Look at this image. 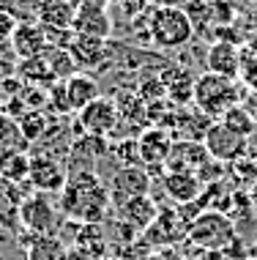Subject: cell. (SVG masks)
<instances>
[{
	"instance_id": "5",
	"label": "cell",
	"mask_w": 257,
	"mask_h": 260,
	"mask_svg": "<svg viewBox=\"0 0 257 260\" xmlns=\"http://www.w3.org/2000/svg\"><path fill=\"white\" fill-rule=\"evenodd\" d=\"M17 216H19V224L25 228L27 236H52L55 222H58L55 203L44 192H33L25 200H19Z\"/></svg>"
},
{
	"instance_id": "9",
	"label": "cell",
	"mask_w": 257,
	"mask_h": 260,
	"mask_svg": "<svg viewBox=\"0 0 257 260\" xmlns=\"http://www.w3.org/2000/svg\"><path fill=\"white\" fill-rule=\"evenodd\" d=\"M172 132L164 129V126H145L142 135L137 137V148H140V161L142 167H156V170H164L170 153H172Z\"/></svg>"
},
{
	"instance_id": "27",
	"label": "cell",
	"mask_w": 257,
	"mask_h": 260,
	"mask_svg": "<svg viewBox=\"0 0 257 260\" xmlns=\"http://www.w3.org/2000/svg\"><path fill=\"white\" fill-rule=\"evenodd\" d=\"M230 173L235 181H241V184H257V153L249 151L246 156H241L238 161H233L230 165Z\"/></svg>"
},
{
	"instance_id": "36",
	"label": "cell",
	"mask_w": 257,
	"mask_h": 260,
	"mask_svg": "<svg viewBox=\"0 0 257 260\" xmlns=\"http://www.w3.org/2000/svg\"><path fill=\"white\" fill-rule=\"evenodd\" d=\"M249 151H252V153H257V132H254L252 137H249Z\"/></svg>"
},
{
	"instance_id": "4",
	"label": "cell",
	"mask_w": 257,
	"mask_h": 260,
	"mask_svg": "<svg viewBox=\"0 0 257 260\" xmlns=\"http://www.w3.org/2000/svg\"><path fill=\"white\" fill-rule=\"evenodd\" d=\"M189 241L208 252H225L235 241V228L222 211H203L189 222Z\"/></svg>"
},
{
	"instance_id": "35",
	"label": "cell",
	"mask_w": 257,
	"mask_h": 260,
	"mask_svg": "<svg viewBox=\"0 0 257 260\" xmlns=\"http://www.w3.org/2000/svg\"><path fill=\"white\" fill-rule=\"evenodd\" d=\"M249 200H252V206L257 208V184H252V186H249Z\"/></svg>"
},
{
	"instance_id": "1",
	"label": "cell",
	"mask_w": 257,
	"mask_h": 260,
	"mask_svg": "<svg viewBox=\"0 0 257 260\" xmlns=\"http://www.w3.org/2000/svg\"><path fill=\"white\" fill-rule=\"evenodd\" d=\"M109 208V189L99 178V173H71L60 192V211L68 219L80 224H101L107 219Z\"/></svg>"
},
{
	"instance_id": "16",
	"label": "cell",
	"mask_w": 257,
	"mask_h": 260,
	"mask_svg": "<svg viewBox=\"0 0 257 260\" xmlns=\"http://www.w3.org/2000/svg\"><path fill=\"white\" fill-rule=\"evenodd\" d=\"M205 66L211 74L227 77V80H238L241 74V47L230 41H213L205 52Z\"/></svg>"
},
{
	"instance_id": "3",
	"label": "cell",
	"mask_w": 257,
	"mask_h": 260,
	"mask_svg": "<svg viewBox=\"0 0 257 260\" xmlns=\"http://www.w3.org/2000/svg\"><path fill=\"white\" fill-rule=\"evenodd\" d=\"M148 33L159 50H180L194 36V25L180 6L159 3L148 14Z\"/></svg>"
},
{
	"instance_id": "37",
	"label": "cell",
	"mask_w": 257,
	"mask_h": 260,
	"mask_svg": "<svg viewBox=\"0 0 257 260\" xmlns=\"http://www.w3.org/2000/svg\"><path fill=\"white\" fill-rule=\"evenodd\" d=\"M0 115H3V93H0Z\"/></svg>"
},
{
	"instance_id": "29",
	"label": "cell",
	"mask_w": 257,
	"mask_h": 260,
	"mask_svg": "<svg viewBox=\"0 0 257 260\" xmlns=\"http://www.w3.org/2000/svg\"><path fill=\"white\" fill-rule=\"evenodd\" d=\"M47 104L58 112V115H66V112H71V102H68V93H66V82H55V85L47 90Z\"/></svg>"
},
{
	"instance_id": "34",
	"label": "cell",
	"mask_w": 257,
	"mask_h": 260,
	"mask_svg": "<svg viewBox=\"0 0 257 260\" xmlns=\"http://www.w3.org/2000/svg\"><path fill=\"white\" fill-rule=\"evenodd\" d=\"M244 50H246V52H252L254 58H257V30H254L252 36L246 39V47H244Z\"/></svg>"
},
{
	"instance_id": "30",
	"label": "cell",
	"mask_w": 257,
	"mask_h": 260,
	"mask_svg": "<svg viewBox=\"0 0 257 260\" xmlns=\"http://www.w3.org/2000/svg\"><path fill=\"white\" fill-rule=\"evenodd\" d=\"M238 77L246 90H257V58L246 50H241V74Z\"/></svg>"
},
{
	"instance_id": "28",
	"label": "cell",
	"mask_w": 257,
	"mask_h": 260,
	"mask_svg": "<svg viewBox=\"0 0 257 260\" xmlns=\"http://www.w3.org/2000/svg\"><path fill=\"white\" fill-rule=\"evenodd\" d=\"M115 153V159L121 161V167H137L140 165V148H137V140H121L118 145L109 148Z\"/></svg>"
},
{
	"instance_id": "6",
	"label": "cell",
	"mask_w": 257,
	"mask_h": 260,
	"mask_svg": "<svg viewBox=\"0 0 257 260\" xmlns=\"http://www.w3.org/2000/svg\"><path fill=\"white\" fill-rule=\"evenodd\" d=\"M151 173L145 170L142 165L137 167H121L113 178H109V203H113L115 211H121L123 206H129L131 200L137 198H148L151 194Z\"/></svg>"
},
{
	"instance_id": "38",
	"label": "cell",
	"mask_w": 257,
	"mask_h": 260,
	"mask_svg": "<svg viewBox=\"0 0 257 260\" xmlns=\"http://www.w3.org/2000/svg\"><path fill=\"white\" fill-rule=\"evenodd\" d=\"M0 192H3V184H0Z\"/></svg>"
},
{
	"instance_id": "12",
	"label": "cell",
	"mask_w": 257,
	"mask_h": 260,
	"mask_svg": "<svg viewBox=\"0 0 257 260\" xmlns=\"http://www.w3.org/2000/svg\"><path fill=\"white\" fill-rule=\"evenodd\" d=\"M30 186L36 192H44V194H58L63 192L66 181H68V170L66 165L55 161L50 156H33L30 159Z\"/></svg>"
},
{
	"instance_id": "13",
	"label": "cell",
	"mask_w": 257,
	"mask_h": 260,
	"mask_svg": "<svg viewBox=\"0 0 257 260\" xmlns=\"http://www.w3.org/2000/svg\"><path fill=\"white\" fill-rule=\"evenodd\" d=\"M9 44H11V50H14V55H17L19 60H30V58L44 55L47 47H50V41H47L44 25L25 19V22H17Z\"/></svg>"
},
{
	"instance_id": "8",
	"label": "cell",
	"mask_w": 257,
	"mask_h": 260,
	"mask_svg": "<svg viewBox=\"0 0 257 260\" xmlns=\"http://www.w3.org/2000/svg\"><path fill=\"white\" fill-rule=\"evenodd\" d=\"M118 118H121L118 102L107 99V96H99V99L90 102L85 110L77 112V126L82 129V135L107 137V135H113V132H115Z\"/></svg>"
},
{
	"instance_id": "7",
	"label": "cell",
	"mask_w": 257,
	"mask_h": 260,
	"mask_svg": "<svg viewBox=\"0 0 257 260\" xmlns=\"http://www.w3.org/2000/svg\"><path fill=\"white\" fill-rule=\"evenodd\" d=\"M203 145H205L208 156L213 161H222V165H233V161H238L241 156L249 153V140L235 135V132L227 129L222 121L211 123V129H208L205 137H203Z\"/></svg>"
},
{
	"instance_id": "26",
	"label": "cell",
	"mask_w": 257,
	"mask_h": 260,
	"mask_svg": "<svg viewBox=\"0 0 257 260\" xmlns=\"http://www.w3.org/2000/svg\"><path fill=\"white\" fill-rule=\"evenodd\" d=\"M222 123L227 126V129H233L235 135H241V137H252L254 132H257V121L252 115H249V110L244 107V104H238V107H233L230 112H225V118H222Z\"/></svg>"
},
{
	"instance_id": "22",
	"label": "cell",
	"mask_w": 257,
	"mask_h": 260,
	"mask_svg": "<svg viewBox=\"0 0 257 260\" xmlns=\"http://www.w3.org/2000/svg\"><path fill=\"white\" fill-rule=\"evenodd\" d=\"M27 260H63L66 257V244L60 236H25Z\"/></svg>"
},
{
	"instance_id": "20",
	"label": "cell",
	"mask_w": 257,
	"mask_h": 260,
	"mask_svg": "<svg viewBox=\"0 0 257 260\" xmlns=\"http://www.w3.org/2000/svg\"><path fill=\"white\" fill-rule=\"evenodd\" d=\"M17 80L25 82V85H33V88H44L50 90L55 82H60L58 77L52 74L50 63H47L44 55H39V58H30V60H19L17 63Z\"/></svg>"
},
{
	"instance_id": "19",
	"label": "cell",
	"mask_w": 257,
	"mask_h": 260,
	"mask_svg": "<svg viewBox=\"0 0 257 260\" xmlns=\"http://www.w3.org/2000/svg\"><path fill=\"white\" fill-rule=\"evenodd\" d=\"M66 82V93H68V102H71V112H80V110H85L90 102H96L99 99V82L93 80L90 74L85 72H77L74 77H68Z\"/></svg>"
},
{
	"instance_id": "21",
	"label": "cell",
	"mask_w": 257,
	"mask_h": 260,
	"mask_svg": "<svg viewBox=\"0 0 257 260\" xmlns=\"http://www.w3.org/2000/svg\"><path fill=\"white\" fill-rule=\"evenodd\" d=\"M118 216H121L123 222H129L134 230H148L159 216V206L148 194V198H137V200H131L129 206H123L118 211Z\"/></svg>"
},
{
	"instance_id": "11",
	"label": "cell",
	"mask_w": 257,
	"mask_h": 260,
	"mask_svg": "<svg viewBox=\"0 0 257 260\" xmlns=\"http://www.w3.org/2000/svg\"><path fill=\"white\" fill-rule=\"evenodd\" d=\"M107 153H109L107 137L82 135L80 140H74V143H71L66 170H68V175H71V173H96V161L104 159Z\"/></svg>"
},
{
	"instance_id": "15",
	"label": "cell",
	"mask_w": 257,
	"mask_h": 260,
	"mask_svg": "<svg viewBox=\"0 0 257 260\" xmlns=\"http://www.w3.org/2000/svg\"><path fill=\"white\" fill-rule=\"evenodd\" d=\"M211 161L213 159L208 156L205 145L200 143V140H175L164 170H183V173H197L200 175Z\"/></svg>"
},
{
	"instance_id": "24",
	"label": "cell",
	"mask_w": 257,
	"mask_h": 260,
	"mask_svg": "<svg viewBox=\"0 0 257 260\" xmlns=\"http://www.w3.org/2000/svg\"><path fill=\"white\" fill-rule=\"evenodd\" d=\"M44 58H47V63H50V69H52V74L58 77V80H68V77H74V74L80 72L68 50H60V47H47Z\"/></svg>"
},
{
	"instance_id": "25",
	"label": "cell",
	"mask_w": 257,
	"mask_h": 260,
	"mask_svg": "<svg viewBox=\"0 0 257 260\" xmlns=\"http://www.w3.org/2000/svg\"><path fill=\"white\" fill-rule=\"evenodd\" d=\"M25 148V135L19 129V123L9 118L3 112L0 115V153H9V151H22Z\"/></svg>"
},
{
	"instance_id": "17",
	"label": "cell",
	"mask_w": 257,
	"mask_h": 260,
	"mask_svg": "<svg viewBox=\"0 0 257 260\" xmlns=\"http://www.w3.org/2000/svg\"><path fill=\"white\" fill-rule=\"evenodd\" d=\"M82 0H36V17L47 27H74Z\"/></svg>"
},
{
	"instance_id": "14",
	"label": "cell",
	"mask_w": 257,
	"mask_h": 260,
	"mask_svg": "<svg viewBox=\"0 0 257 260\" xmlns=\"http://www.w3.org/2000/svg\"><path fill=\"white\" fill-rule=\"evenodd\" d=\"M162 186L170 194L172 203L178 206H194L200 194L205 192V184L200 181L197 173H183V170H164L162 173Z\"/></svg>"
},
{
	"instance_id": "39",
	"label": "cell",
	"mask_w": 257,
	"mask_h": 260,
	"mask_svg": "<svg viewBox=\"0 0 257 260\" xmlns=\"http://www.w3.org/2000/svg\"><path fill=\"white\" fill-rule=\"evenodd\" d=\"M249 3H257V0H249Z\"/></svg>"
},
{
	"instance_id": "2",
	"label": "cell",
	"mask_w": 257,
	"mask_h": 260,
	"mask_svg": "<svg viewBox=\"0 0 257 260\" xmlns=\"http://www.w3.org/2000/svg\"><path fill=\"white\" fill-rule=\"evenodd\" d=\"M244 96H246V88L238 80H227V77H219L211 72L200 74L194 80V104L211 121H222L225 112L244 104Z\"/></svg>"
},
{
	"instance_id": "31",
	"label": "cell",
	"mask_w": 257,
	"mask_h": 260,
	"mask_svg": "<svg viewBox=\"0 0 257 260\" xmlns=\"http://www.w3.org/2000/svg\"><path fill=\"white\" fill-rule=\"evenodd\" d=\"M14 27H17V22H14L11 14L9 11H0V44H9V41H11Z\"/></svg>"
},
{
	"instance_id": "10",
	"label": "cell",
	"mask_w": 257,
	"mask_h": 260,
	"mask_svg": "<svg viewBox=\"0 0 257 260\" xmlns=\"http://www.w3.org/2000/svg\"><path fill=\"white\" fill-rule=\"evenodd\" d=\"M107 0H82V9L74 19L71 30L77 36H90V39H104L113 36V17L107 11Z\"/></svg>"
},
{
	"instance_id": "23",
	"label": "cell",
	"mask_w": 257,
	"mask_h": 260,
	"mask_svg": "<svg viewBox=\"0 0 257 260\" xmlns=\"http://www.w3.org/2000/svg\"><path fill=\"white\" fill-rule=\"evenodd\" d=\"M30 159L22 151H9L0 153V178L9 181V184H22L30 178Z\"/></svg>"
},
{
	"instance_id": "18",
	"label": "cell",
	"mask_w": 257,
	"mask_h": 260,
	"mask_svg": "<svg viewBox=\"0 0 257 260\" xmlns=\"http://www.w3.org/2000/svg\"><path fill=\"white\" fill-rule=\"evenodd\" d=\"M68 52H71L77 69H96L104 58H107V41L90 39V36H74Z\"/></svg>"
},
{
	"instance_id": "33",
	"label": "cell",
	"mask_w": 257,
	"mask_h": 260,
	"mask_svg": "<svg viewBox=\"0 0 257 260\" xmlns=\"http://www.w3.org/2000/svg\"><path fill=\"white\" fill-rule=\"evenodd\" d=\"M244 107L249 110V115L257 121V90H246V96H244Z\"/></svg>"
},
{
	"instance_id": "32",
	"label": "cell",
	"mask_w": 257,
	"mask_h": 260,
	"mask_svg": "<svg viewBox=\"0 0 257 260\" xmlns=\"http://www.w3.org/2000/svg\"><path fill=\"white\" fill-rule=\"evenodd\" d=\"M63 260H93V255H90L88 249H82V247H68Z\"/></svg>"
}]
</instances>
